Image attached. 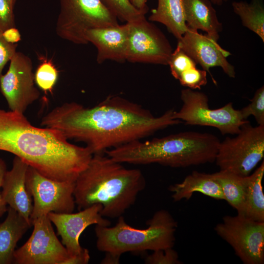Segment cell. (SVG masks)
Wrapping results in <instances>:
<instances>
[{"mask_svg":"<svg viewBox=\"0 0 264 264\" xmlns=\"http://www.w3.org/2000/svg\"><path fill=\"white\" fill-rule=\"evenodd\" d=\"M174 111L171 109L156 117L139 105L111 95L91 108L65 103L44 115L41 124L57 130L67 139L84 142L94 154L182 123L173 118Z\"/></svg>","mask_w":264,"mask_h":264,"instance_id":"1","label":"cell"},{"mask_svg":"<svg viewBox=\"0 0 264 264\" xmlns=\"http://www.w3.org/2000/svg\"><path fill=\"white\" fill-rule=\"evenodd\" d=\"M0 150L20 157L43 176L75 182L93 154L69 143L54 129L32 125L23 115L0 109Z\"/></svg>","mask_w":264,"mask_h":264,"instance_id":"2","label":"cell"},{"mask_svg":"<svg viewBox=\"0 0 264 264\" xmlns=\"http://www.w3.org/2000/svg\"><path fill=\"white\" fill-rule=\"evenodd\" d=\"M145 185L140 170L127 169L104 153L94 154L77 177L73 195L79 211L100 204L102 216L115 218L134 203Z\"/></svg>","mask_w":264,"mask_h":264,"instance_id":"3","label":"cell"},{"mask_svg":"<svg viewBox=\"0 0 264 264\" xmlns=\"http://www.w3.org/2000/svg\"><path fill=\"white\" fill-rule=\"evenodd\" d=\"M220 143L211 133L184 132L144 142L135 140L105 153L121 163L185 168L214 162Z\"/></svg>","mask_w":264,"mask_h":264,"instance_id":"4","label":"cell"},{"mask_svg":"<svg viewBox=\"0 0 264 264\" xmlns=\"http://www.w3.org/2000/svg\"><path fill=\"white\" fill-rule=\"evenodd\" d=\"M118 218L112 227L96 225V247L99 251L120 257L126 252L173 247L177 223L168 211H156L145 229L130 226L122 216Z\"/></svg>","mask_w":264,"mask_h":264,"instance_id":"5","label":"cell"},{"mask_svg":"<svg viewBox=\"0 0 264 264\" xmlns=\"http://www.w3.org/2000/svg\"><path fill=\"white\" fill-rule=\"evenodd\" d=\"M59 4L56 33L73 44H88L86 33L88 30L119 24L102 0H59Z\"/></svg>","mask_w":264,"mask_h":264,"instance_id":"6","label":"cell"},{"mask_svg":"<svg viewBox=\"0 0 264 264\" xmlns=\"http://www.w3.org/2000/svg\"><path fill=\"white\" fill-rule=\"evenodd\" d=\"M264 156V125H243L234 137L220 141L215 161L220 170L246 176Z\"/></svg>","mask_w":264,"mask_h":264,"instance_id":"7","label":"cell"},{"mask_svg":"<svg viewBox=\"0 0 264 264\" xmlns=\"http://www.w3.org/2000/svg\"><path fill=\"white\" fill-rule=\"evenodd\" d=\"M182 106L174 111L173 118L186 125L209 126L219 130L222 135L237 134L242 126L248 122L231 102L217 109L209 107L208 96L203 92L189 88L181 91Z\"/></svg>","mask_w":264,"mask_h":264,"instance_id":"8","label":"cell"},{"mask_svg":"<svg viewBox=\"0 0 264 264\" xmlns=\"http://www.w3.org/2000/svg\"><path fill=\"white\" fill-rule=\"evenodd\" d=\"M244 264L264 263V222L242 215L225 216L215 228Z\"/></svg>","mask_w":264,"mask_h":264,"instance_id":"9","label":"cell"},{"mask_svg":"<svg viewBox=\"0 0 264 264\" xmlns=\"http://www.w3.org/2000/svg\"><path fill=\"white\" fill-rule=\"evenodd\" d=\"M33 230L28 240L13 255L15 264H76L57 237L47 215L32 222Z\"/></svg>","mask_w":264,"mask_h":264,"instance_id":"10","label":"cell"},{"mask_svg":"<svg viewBox=\"0 0 264 264\" xmlns=\"http://www.w3.org/2000/svg\"><path fill=\"white\" fill-rule=\"evenodd\" d=\"M26 183L33 199L30 218L31 224L37 218L50 212L70 213L74 211L75 182L50 179L28 166Z\"/></svg>","mask_w":264,"mask_h":264,"instance_id":"11","label":"cell"},{"mask_svg":"<svg viewBox=\"0 0 264 264\" xmlns=\"http://www.w3.org/2000/svg\"><path fill=\"white\" fill-rule=\"evenodd\" d=\"M128 25L126 61L168 65L173 51L163 33L146 17Z\"/></svg>","mask_w":264,"mask_h":264,"instance_id":"12","label":"cell"},{"mask_svg":"<svg viewBox=\"0 0 264 264\" xmlns=\"http://www.w3.org/2000/svg\"><path fill=\"white\" fill-rule=\"evenodd\" d=\"M102 207L101 204H95L76 213L50 212L47 215L62 238V243L76 264H87L89 261L88 250L79 243L80 236L86 228L92 224L110 225V221L101 214Z\"/></svg>","mask_w":264,"mask_h":264,"instance_id":"13","label":"cell"},{"mask_svg":"<svg viewBox=\"0 0 264 264\" xmlns=\"http://www.w3.org/2000/svg\"><path fill=\"white\" fill-rule=\"evenodd\" d=\"M35 83L31 58L16 51L6 73L0 77V90L11 110L23 113L39 99L40 93Z\"/></svg>","mask_w":264,"mask_h":264,"instance_id":"14","label":"cell"},{"mask_svg":"<svg viewBox=\"0 0 264 264\" xmlns=\"http://www.w3.org/2000/svg\"><path fill=\"white\" fill-rule=\"evenodd\" d=\"M177 40V45L199 64L203 70L210 74L211 67L220 66L229 77H235V68L227 60L230 52L221 47L217 41L207 34H200L197 30L188 26L187 30Z\"/></svg>","mask_w":264,"mask_h":264,"instance_id":"15","label":"cell"},{"mask_svg":"<svg viewBox=\"0 0 264 264\" xmlns=\"http://www.w3.org/2000/svg\"><path fill=\"white\" fill-rule=\"evenodd\" d=\"M28 166L20 157H14L11 169L5 173L1 194L7 205L17 211L31 224L30 218L33 209V200L26 183Z\"/></svg>","mask_w":264,"mask_h":264,"instance_id":"16","label":"cell"},{"mask_svg":"<svg viewBox=\"0 0 264 264\" xmlns=\"http://www.w3.org/2000/svg\"><path fill=\"white\" fill-rule=\"evenodd\" d=\"M88 42L97 49L96 62L102 64L107 60L119 63L126 61L128 42V25L91 29L87 31Z\"/></svg>","mask_w":264,"mask_h":264,"instance_id":"17","label":"cell"},{"mask_svg":"<svg viewBox=\"0 0 264 264\" xmlns=\"http://www.w3.org/2000/svg\"><path fill=\"white\" fill-rule=\"evenodd\" d=\"M187 25L193 29L205 31L217 41L222 29L215 9L209 0H182Z\"/></svg>","mask_w":264,"mask_h":264,"instance_id":"18","label":"cell"},{"mask_svg":"<svg viewBox=\"0 0 264 264\" xmlns=\"http://www.w3.org/2000/svg\"><path fill=\"white\" fill-rule=\"evenodd\" d=\"M175 201L185 199L189 200L196 192L218 200H224L221 189L212 174L200 173L196 171L186 176L182 181L169 187Z\"/></svg>","mask_w":264,"mask_h":264,"instance_id":"19","label":"cell"},{"mask_svg":"<svg viewBox=\"0 0 264 264\" xmlns=\"http://www.w3.org/2000/svg\"><path fill=\"white\" fill-rule=\"evenodd\" d=\"M31 226L17 211L8 208L7 216L0 223V264H13L17 244Z\"/></svg>","mask_w":264,"mask_h":264,"instance_id":"20","label":"cell"},{"mask_svg":"<svg viewBox=\"0 0 264 264\" xmlns=\"http://www.w3.org/2000/svg\"><path fill=\"white\" fill-rule=\"evenodd\" d=\"M148 20L164 24L177 40L188 29L182 0H158L157 6L152 10Z\"/></svg>","mask_w":264,"mask_h":264,"instance_id":"21","label":"cell"},{"mask_svg":"<svg viewBox=\"0 0 264 264\" xmlns=\"http://www.w3.org/2000/svg\"><path fill=\"white\" fill-rule=\"evenodd\" d=\"M264 175L263 161L253 173L248 175L243 209L240 214L260 222H264V195L262 186Z\"/></svg>","mask_w":264,"mask_h":264,"instance_id":"22","label":"cell"},{"mask_svg":"<svg viewBox=\"0 0 264 264\" xmlns=\"http://www.w3.org/2000/svg\"><path fill=\"white\" fill-rule=\"evenodd\" d=\"M212 175L219 184L224 200L237 210V214H241L244 204L248 176H242L221 170Z\"/></svg>","mask_w":264,"mask_h":264,"instance_id":"23","label":"cell"},{"mask_svg":"<svg viewBox=\"0 0 264 264\" xmlns=\"http://www.w3.org/2000/svg\"><path fill=\"white\" fill-rule=\"evenodd\" d=\"M232 7L239 16L242 23L258 35L264 41V7L262 0H252L248 3L244 1H234Z\"/></svg>","mask_w":264,"mask_h":264,"instance_id":"24","label":"cell"},{"mask_svg":"<svg viewBox=\"0 0 264 264\" xmlns=\"http://www.w3.org/2000/svg\"><path fill=\"white\" fill-rule=\"evenodd\" d=\"M40 60L34 73L35 83L44 92L52 93L58 79V70L51 60L43 57Z\"/></svg>","mask_w":264,"mask_h":264,"instance_id":"25","label":"cell"},{"mask_svg":"<svg viewBox=\"0 0 264 264\" xmlns=\"http://www.w3.org/2000/svg\"><path fill=\"white\" fill-rule=\"evenodd\" d=\"M102 0L118 20L126 22H132L144 18L148 12L135 8L129 0Z\"/></svg>","mask_w":264,"mask_h":264,"instance_id":"26","label":"cell"},{"mask_svg":"<svg viewBox=\"0 0 264 264\" xmlns=\"http://www.w3.org/2000/svg\"><path fill=\"white\" fill-rule=\"evenodd\" d=\"M243 119L252 115L258 125H264V88H258L255 92L251 103L240 110Z\"/></svg>","mask_w":264,"mask_h":264,"instance_id":"27","label":"cell"},{"mask_svg":"<svg viewBox=\"0 0 264 264\" xmlns=\"http://www.w3.org/2000/svg\"><path fill=\"white\" fill-rule=\"evenodd\" d=\"M177 80L182 86L189 88L200 89L207 83V71L198 69L197 66L191 67L183 71Z\"/></svg>","mask_w":264,"mask_h":264,"instance_id":"28","label":"cell"},{"mask_svg":"<svg viewBox=\"0 0 264 264\" xmlns=\"http://www.w3.org/2000/svg\"><path fill=\"white\" fill-rule=\"evenodd\" d=\"M147 264H180L177 252L173 247L154 251L145 260Z\"/></svg>","mask_w":264,"mask_h":264,"instance_id":"29","label":"cell"},{"mask_svg":"<svg viewBox=\"0 0 264 264\" xmlns=\"http://www.w3.org/2000/svg\"><path fill=\"white\" fill-rule=\"evenodd\" d=\"M14 9L8 0H0V29L2 31L16 27Z\"/></svg>","mask_w":264,"mask_h":264,"instance_id":"30","label":"cell"},{"mask_svg":"<svg viewBox=\"0 0 264 264\" xmlns=\"http://www.w3.org/2000/svg\"><path fill=\"white\" fill-rule=\"evenodd\" d=\"M3 31L0 29V77L6 64L11 60L15 54L17 44H11L7 42L3 37Z\"/></svg>","mask_w":264,"mask_h":264,"instance_id":"31","label":"cell"},{"mask_svg":"<svg viewBox=\"0 0 264 264\" xmlns=\"http://www.w3.org/2000/svg\"><path fill=\"white\" fill-rule=\"evenodd\" d=\"M7 171L6 165L4 161L0 158V217H1L6 211L7 204L4 202L1 194L2 184L5 172Z\"/></svg>","mask_w":264,"mask_h":264,"instance_id":"32","label":"cell"},{"mask_svg":"<svg viewBox=\"0 0 264 264\" xmlns=\"http://www.w3.org/2000/svg\"><path fill=\"white\" fill-rule=\"evenodd\" d=\"M4 39L11 44H17L21 40V35L16 27L9 28L2 32Z\"/></svg>","mask_w":264,"mask_h":264,"instance_id":"33","label":"cell"},{"mask_svg":"<svg viewBox=\"0 0 264 264\" xmlns=\"http://www.w3.org/2000/svg\"><path fill=\"white\" fill-rule=\"evenodd\" d=\"M148 0H129L130 2L135 8L141 10L148 12L149 8L147 5V2Z\"/></svg>","mask_w":264,"mask_h":264,"instance_id":"34","label":"cell"},{"mask_svg":"<svg viewBox=\"0 0 264 264\" xmlns=\"http://www.w3.org/2000/svg\"><path fill=\"white\" fill-rule=\"evenodd\" d=\"M106 256L102 260V264H118L120 257L117 256L112 255L109 253H106Z\"/></svg>","mask_w":264,"mask_h":264,"instance_id":"35","label":"cell"},{"mask_svg":"<svg viewBox=\"0 0 264 264\" xmlns=\"http://www.w3.org/2000/svg\"><path fill=\"white\" fill-rule=\"evenodd\" d=\"M212 4L217 5H221L224 2H227L229 0H209Z\"/></svg>","mask_w":264,"mask_h":264,"instance_id":"36","label":"cell"},{"mask_svg":"<svg viewBox=\"0 0 264 264\" xmlns=\"http://www.w3.org/2000/svg\"><path fill=\"white\" fill-rule=\"evenodd\" d=\"M17 0H8L11 6L14 8L15 4Z\"/></svg>","mask_w":264,"mask_h":264,"instance_id":"37","label":"cell"}]
</instances>
